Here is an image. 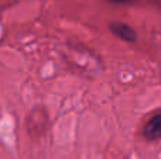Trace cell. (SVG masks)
<instances>
[{
    "label": "cell",
    "instance_id": "cell-3",
    "mask_svg": "<svg viewBox=\"0 0 161 159\" xmlns=\"http://www.w3.org/2000/svg\"><path fill=\"white\" fill-rule=\"evenodd\" d=\"M113 2H119V3H123V2H130V0H113Z\"/></svg>",
    "mask_w": 161,
    "mask_h": 159
},
{
    "label": "cell",
    "instance_id": "cell-2",
    "mask_svg": "<svg viewBox=\"0 0 161 159\" xmlns=\"http://www.w3.org/2000/svg\"><path fill=\"white\" fill-rule=\"evenodd\" d=\"M112 31L117 37L126 39V41H134L136 39V34H134L133 28H130L129 25L123 24V23H113L112 24Z\"/></svg>",
    "mask_w": 161,
    "mask_h": 159
},
{
    "label": "cell",
    "instance_id": "cell-1",
    "mask_svg": "<svg viewBox=\"0 0 161 159\" xmlns=\"http://www.w3.org/2000/svg\"><path fill=\"white\" fill-rule=\"evenodd\" d=\"M144 135L150 140L161 138V114H157L147 123L144 128Z\"/></svg>",
    "mask_w": 161,
    "mask_h": 159
}]
</instances>
